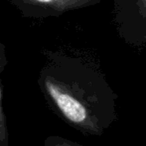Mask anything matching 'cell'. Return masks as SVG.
<instances>
[{
    "label": "cell",
    "instance_id": "2",
    "mask_svg": "<svg viewBox=\"0 0 146 146\" xmlns=\"http://www.w3.org/2000/svg\"><path fill=\"white\" fill-rule=\"evenodd\" d=\"M21 15L31 19L58 17L64 13L88 7L100 0H8Z\"/></svg>",
    "mask_w": 146,
    "mask_h": 146
},
{
    "label": "cell",
    "instance_id": "1",
    "mask_svg": "<svg viewBox=\"0 0 146 146\" xmlns=\"http://www.w3.org/2000/svg\"><path fill=\"white\" fill-rule=\"evenodd\" d=\"M44 56L38 86L48 107L77 130L102 134L106 123L100 76L79 57L50 50Z\"/></svg>",
    "mask_w": 146,
    "mask_h": 146
},
{
    "label": "cell",
    "instance_id": "3",
    "mask_svg": "<svg viewBox=\"0 0 146 146\" xmlns=\"http://www.w3.org/2000/svg\"><path fill=\"white\" fill-rule=\"evenodd\" d=\"M8 64V59L6 57L5 46L2 42L0 36V146H9V130L7 126L5 113L3 110L2 104V84H1V74Z\"/></svg>",
    "mask_w": 146,
    "mask_h": 146
},
{
    "label": "cell",
    "instance_id": "4",
    "mask_svg": "<svg viewBox=\"0 0 146 146\" xmlns=\"http://www.w3.org/2000/svg\"><path fill=\"white\" fill-rule=\"evenodd\" d=\"M44 146H83L59 135H50L44 140Z\"/></svg>",
    "mask_w": 146,
    "mask_h": 146
}]
</instances>
